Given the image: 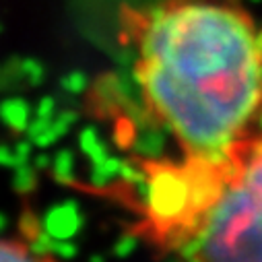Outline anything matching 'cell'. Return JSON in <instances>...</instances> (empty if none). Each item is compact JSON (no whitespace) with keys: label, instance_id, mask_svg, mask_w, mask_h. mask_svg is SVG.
I'll return each mask as SVG.
<instances>
[{"label":"cell","instance_id":"6da1fadb","mask_svg":"<svg viewBox=\"0 0 262 262\" xmlns=\"http://www.w3.org/2000/svg\"><path fill=\"white\" fill-rule=\"evenodd\" d=\"M135 73L186 161L221 163L260 137L262 29L227 0H165L135 25Z\"/></svg>","mask_w":262,"mask_h":262},{"label":"cell","instance_id":"7a4b0ae2","mask_svg":"<svg viewBox=\"0 0 262 262\" xmlns=\"http://www.w3.org/2000/svg\"><path fill=\"white\" fill-rule=\"evenodd\" d=\"M147 229L184 262H262V137L221 163L151 173Z\"/></svg>","mask_w":262,"mask_h":262},{"label":"cell","instance_id":"3957f363","mask_svg":"<svg viewBox=\"0 0 262 262\" xmlns=\"http://www.w3.org/2000/svg\"><path fill=\"white\" fill-rule=\"evenodd\" d=\"M0 262H56V260L43 252H37L25 239L0 235Z\"/></svg>","mask_w":262,"mask_h":262}]
</instances>
